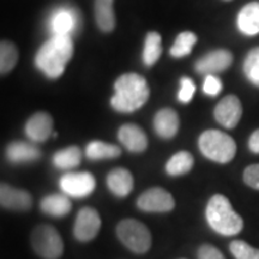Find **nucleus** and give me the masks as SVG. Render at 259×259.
<instances>
[{
	"label": "nucleus",
	"mask_w": 259,
	"mask_h": 259,
	"mask_svg": "<svg viewBox=\"0 0 259 259\" xmlns=\"http://www.w3.org/2000/svg\"><path fill=\"white\" fill-rule=\"evenodd\" d=\"M41 210L54 218H61L71 211L72 204L66 194H50L41 200Z\"/></svg>",
	"instance_id": "nucleus-19"
},
{
	"label": "nucleus",
	"mask_w": 259,
	"mask_h": 259,
	"mask_svg": "<svg viewBox=\"0 0 259 259\" xmlns=\"http://www.w3.org/2000/svg\"><path fill=\"white\" fill-rule=\"evenodd\" d=\"M198 259H226L219 248L212 245H202L198 250Z\"/></svg>",
	"instance_id": "nucleus-33"
},
{
	"label": "nucleus",
	"mask_w": 259,
	"mask_h": 259,
	"mask_svg": "<svg viewBox=\"0 0 259 259\" xmlns=\"http://www.w3.org/2000/svg\"><path fill=\"white\" fill-rule=\"evenodd\" d=\"M82 161V151L78 147H69L57 151L53 156V164L59 169H71Z\"/></svg>",
	"instance_id": "nucleus-22"
},
{
	"label": "nucleus",
	"mask_w": 259,
	"mask_h": 259,
	"mask_svg": "<svg viewBox=\"0 0 259 259\" xmlns=\"http://www.w3.org/2000/svg\"><path fill=\"white\" fill-rule=\"evenodd\" d=\"M154 127L156 134L162 138H173L179 131V116L170 108L158 111L154 119Z\"/></svg>",
	"instance_id": "nucleus-16"
},
{
	"label": "nucleus",
	"mask_w": 259,
	"mask_h": 259,
	"mask_svg": "<svg viewBox=\"0 0 259 259\" xmlns=\"http://www.w3.org/2000/svg\"><path fill=\"white\" fill-rule=\"evenodd\" d=\"M162 54L161 46V35L158 32H149L145 38L144 51H143V60L144 64L148 66H153L156 61L160 59Z\"/></svg>",
	"instance_id": "nucleus-25"
},
{
	"label": "nucleus",
	"mask_w": 259,
	"mask_h": 259,
	"mask_svg": "<svg viewBox=\"0 0 259 259\" xmlns=\"http://www.w3.org/2000/svg\"><path fill=\"white\" fill-rule=\"evenodd\" d=\"M203 90L204 93L208 94L210 96H215L222 90V83L220 78L215 77L213 74H209L206 76L205 80H204V85H203Z\"/></svg>",
	"instance_id": "nucleus-32"
},
{
	"label": "nucleus",
	"mask_w": 259,
	"mask_h": 259,
	"mask_svg": "<svg viewBox=\"0 0 259 259\" xmlns=\"http://www.w3.org/2000/svg\"><path fill=\"white\" fill-rule=\"evenodd\" d=\"M242 115V106L240 100L235 95L223 97L215 107L213 116L216 121L226 128H234L239 124Z\"/></svg>",
	"instance_id": "nucleus-10"
},
{
	"label": "nucleus",
	"mask_w": 259,
	"mask_h": 259,
	"mask_svg": "<svg viewBox=\"0 0 259 259\" xmlns=\"http://www.w3.org/2000/svg\"><path fill=\"white\" fill-rule=\"evenodd\" d=\"M31 245L34 251L44 259H58L64 252L63 239L54 227L38 226L31 234Z\"/></svg>",
	"instance_id": "nucleus-6"
},
{
	"label": "nucleus",
	"mask_w": 259,
	"mask_h": 259,
	"mask_svg": "<svg viewBox=\"0 0 259 259\" xmlns=\"http://www.w3.org/2000/svg\"><path fill=\"white\" fill-rule=\"evenodd\" d=\"M229 250L235 259H259V248L252 247L242 240L232 241Z\"/></svg>",
	"instance_id": "nucleus-29"
},
{
	"label": "nucleus",
	"mask_w": 259,
	"mask_h": 259,
	"mask_svg": "<svg viewBox=\"0 0 259 259\" xmlns=\"http://www.w3.org/2000/svg\"><path fill=\"white\" fill-rule=\"evenodd\" d=\"M200 151L209 160L218 163H228L236 154V144L231 136L219 130H208L200 135Z\"/></svg>",
	"instance_id": "nucleus-4"
},
{
	"label": "nucleus",
	"mask_w": 259,
	"mask_h": 259,
	"mask_svg": "<svg viewBox=\"0 0 259 259\" xmlns=\"http://www.w3.org/2000/svg\"><path fill=\"white\" fill-rule=\"evenodd\" d=\"M193 156L187 151H179L169 158L166 164V170L169 176L178 177L189 173L193 167Z\"/></svg>",
	"instance_id": "nucleus-23"
},
{
	"label": "nucleus",
	"mask_w": 259,
	"mask_h": 259,
	"mask_svg": "<svg viewBox=\"0 0 259 259\" xmlns=\"http://www.w3.org/2000/svg\"><path fill=\"white\" fill-rule=\"evenodd\" d=\"M238 28L248 36L259 34V3L253 2L245 5L238 15Z\"/></svg>",
	"instance_id": "nucleus-18"
},
{
	"label": "nucleus",
	"mask_w": 259,
	"mask_h": 259,
	"mask_svg": "<svg viewBox=\"0 0 259 259\" xmlns=\"http://www.w3.org/2000/svg\"><path fill=\"white\" fill-rule=\"evenodd\" d=\"M248 148L252 153L259 154V128L255 130L253 134L251 135L250 141H248Z\"/></svg>",
	"instance_id": "nucleus-34"
},
{
	"label": "nucleus",
	"mask_w": 259,
	"mask_h": 259,
	"mask_svg": "<svg viewBox=\"0 0 259 259\" xmlns=\"http://www.w3.org/2000/svg\"><path fill=\"white\" fill-rule=\"evenodd\" d=\"M73 56V42L70 35H53L38 50L35 63L48 78H58Z\"/></svg>",
	"instance_id": "nucleus-1"
},
{
	"label": "nucleus",
	"mask_w": 259,
	"mask_h": 259,
	"mask_svg": "<svg viewBox=\"0 0 259 259\" xmlns=\"http://www.w3.org/2000/svg\"><path fill=\"white\" fill-rule=\"evenodd\" d=\"M194 90H196V87H194L193 80L187 78V77H183L180 79V92L178 94L179 101L183 103L190 102L193 97Z\"/></svg>",
	"instance_id": "nucleus-30"
},
{
	"label": "nucleus",
	"mask_w": 259,
	"mask_h": 259,
	"mask_svg": "<svg viewBox=\"0 0 259 259\" xmlns=\"http://www.w3.org/2000/svg\"><path fill=\"white\" fill-rule=\"evenodd\" d=\"M119 240L135 253H145L151 247V234L144 223L134 219H126L116 227Z\"/></svg>",
	"instance_id": "nucleus-5"
},
{
	"label": "nucleus",
	"mask_w": 259,
	"mask_h": 259,
	"mask_svg": "<svg viewBox=\"0 0 259 259\" xmlns=\"http://www.w3.org/2000/svg\"><path fill=\"white\" fill-rule=\"evenodd\" d=\"M244 181L247 186L259 191V163L251 164L244 171Z\"/></svg>",
	"instance_id": "nucleus-31"
},
{
	"label": "nucleus",
	"mask_w": 259,
	"mask_h": 259,
	"mask_svg": "<svg viewBox=\"0 0 259 259\" xmlns=\"http://www.w3.org/2000/svg\"><path fill=\"white\" fill-rule=\"evenodd\" d=\"M53 131V119L48 113L38 112L27 121L25 134L32 142L41 143L47 141Z\"/></svg>",
	"instance_id": "nucleus-13"
},
{
	"label": "nucleus",
	"mask_w": 259,
	"mask_h": 259,
	"mask_svg": "<svg viewBox=\"0 0 259 259\" xmlns=\"http://www.w3.org/2000/svg\"><path fill=\"white\" fill-rule=\"evenodd\" d=\"M101 228V219L95 209L83 208L79 210L73 227V234L77 240L90 241L97 235Z\"/></svg>",
	"instance_id": "nucleus-9"
},
{
	"label": "nucleus",
	"mask_w": 259,
	"mask_h": 259,
	"mask_svg": "<svg viewBox=\"0 0 259 259\" xmlns=\"http://www.w3.org/2000/svg\"><path fill=\"white\" fill-rule=\"evenodd\" d=\"M85 155L89 160H106V158L119 157L121 155V150L118 145L101 141H94L87 145Z\"/></svg>",
	"instance_id": "nucleus-21"
},
{
	"label": "nucleus",
	"mask_w": 259,
	"mask_h": 259,
	"mask_svg": "<svg viewBox=\"0 0 259 259\" xmlns=\"http://www.w3.org/2000/svg\"><path fill=\"white\" fill-rule=\"evenodd\" d=\"M205 216L209 226L219 234L233 236L244 228L241 216L233 209L229 199L223 194H215L210 198Z\"/></svg>",
	"instance_id": "nucleus-3"
},
{
	"label": "nucleus",
	"mask_w": 259,
	"mask_h": 259,
	"mask_svg": "<svg viewBox=\"0 0 259 259\" xmlns=\"http://www.w3.org/2000/svg\"><path fill=\"white\" fill-rule=\"evenodd\" d=\"M18 60V51L14 44L9 41H2L0 45V71L5 74L16 66Z\"/></svg>",
	"instance_id": "nucleus-26"
},
{
	"label": "nucleus",
	"mask_w": 259,
	"mask_h": 259,
	"mask_svg": "<svg viewBox=\"0 0 259 259\" xmlns=\"http://www.w3.org/2000/svg\"><path fill=\"white\" fill-rule=\"evenodd\" d=\"M6 157L12 163H28L41 157V150L27 142H12L6 148Z\"/></svg>",
	"instance_id": "nucleus-15"
},
{
	"label": "nucleus",
	"mask_w": 259,
	"mask_h": 259,
	"mask_svg": "<svg viewBox=\"0 0 259 259\" xmlns=\"http://www.w3.org/2000/svg\"><path fill=\"white\" fill-rule=\"evenodd\" d=\"M115 94L111 103L115 111L132 113L142 108L150 95L147 80L137 73H126L119 77L114 84Z\"/></svg>",
	"instance_id": "nucleus-2"
},
{
	"label": "nucleus",
	"mask_w": 259,
	"mask_h": 259,
	"mask_svg": "<svg viewBox=\"0 0 259 259\" xmlns=\"http://www.w3.org/2000/svg\"><path fill=\"white\" fill-rule=\"evenodd\" d=\"M107 185L115 196L126 197L134 189V177L125 168H115L107 177Z\"/></svg>",
	"instance_id": "nucleus-17"
},
{
	"label": "nucleus",
	"mask_w": 259,
	"mask_h": 259,
	"mask_svg": "<svg viewBox=\"0 0 259 259\" xmlns=\"http://www.w3.org/2000/svg\"><path fill=\"white\" fill-rule=\"evenodd\" d=\"M244 72L254 85L259 87V47L247 54L244 63Z\"/></svg>",
	"instance_id": "nucleus-28"
},
{
	"label": "nucleus",
	"mask_w": 259,
	"mask_h": 259,
	"mask_svg": "<svg viewBox=\"0 0 259 259\" xmlns=\"http://www.w3.org/2000/svg\"><path fill=\"white\" fill-rule=\"evenodd\" d=\"M196 42L197 36L193 32H181V34L178 35L176 42H174V45L170 48V56L174 58H183L189 56Z\"/></svg>",
	"instance_id": "nucleus-27"
},
{
	"label": "nucleus",
	"mask_w": 259,
	"mask_h": 259,
	"mask_svg": "<svg viewBox=\"0 0 259 259\" xmlns=\"http://www.w3.org/2000/svg\"><path fill=\"white\" fill-rule=\"evenodd\" d=\"M113 3L114 0H95V19L97 27L105 32H111L115 28Z\"/></svg>",
	"instance_id": "nucleus-20"
},
{
	"label": "nucleus",
	"mask_w": 259,
	"mask_h": 259,
	"mask_svg": "<svg viewBox=\"0 0 259 259\" xmlns=\"http://www.w3.org/2000/svg\"><path fill=\"white\" fill-rule=\"evenodd\" d=\"M76 25V16L69 10H59L52 18V30L54 35H69Z\"/></svg>",
	"instance_id": "nucleus-24"
},
{
	"label": "nucleus",
	"mask_w": 259,
	"mask_h": 259,
	"mask_svg": "<svg viewBox=\"0 0 259 259\" xmlns=\"http://www.w3.org/2000/svg\"><path fill=\"white\" fill-rule=\"evenodd\" d=\"M95 178L89 171H72L60 178V189L66 196L82 198L95 190Z\"/></svg>",
	"instance_id": "nucleus-7"
},
{
	"label": "nucleus",
	"mask_w": 259,
	"mask_h": 259,
	"mask_svg": "<svg viewBox=\"0 0 259 259\" xmlns=\"http://www.w3.org/2000/svg\"><path fill=\"white\" fill-rule=\"evenodd\" d=\"M137 206L143 211L167 212L174 209L176 202L168 191L161 187H154L141 194L137 200Z\"/></svg>",
	"instance_id": "nucleus-8"
},
{
	"label": "nucleus",
	"mask_w": 259,
	"mask_h": 259,
	"mask_svg": "<svg viewBox=\"0 0 259 259\" xmlns=\"http://www.w3.org/2000/svg\"><path fill=\"white\" fill-rule=\"evenodd\" d=\"M119 141L132 153H143L148 147V138L144 131L136 124L122 125L118 134Z\"/></svg>",
	"instance_id": "nucleus-14"
},
{
	"label": "nucleus",
	"mask_w": 259,
	"mask_h": 259,
	"mask_svg": "<svg viewBox=\"0 0 259 259\" xmlns=\"http://www.w3.org/2000/svg\"><path fill=\"white\" fill-rule=\"evenodd\" d=\"M233 63V54L226 50H216L197 61L196 70L202 74H215L228 69Z\"/></svg>",
	"instance_id": "nucleus-11"
},
{
	"label": "nucleus",
	"mask_w": 259,
	"mask_h": 259,
	"mask_svg": "<svg viewBox=\"0 0 259 259\" xmlns=\"http://www.w3.org/2000/svg\"><path fill=\"white\" fill-rule=\"evenodd\" d=\"M0 204L3 208L16 211H27L31 208V194L25 190H19L8 184L0 186Z\"/></svg>",
	"instance_id": "nucleus-12"
}]
</instances>
